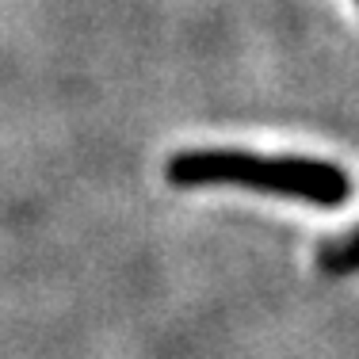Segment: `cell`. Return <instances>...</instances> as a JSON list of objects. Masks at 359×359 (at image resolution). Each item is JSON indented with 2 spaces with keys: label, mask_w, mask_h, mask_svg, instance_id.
Masks as SVG:
<instances>
[{
  "label": "cell",
  "mask_w": 359,
  "mask_h": 359,
  "mask_svg": "<svg viewBox=\"0 0 359 359\" xmlns=\"http://www.w3.org/2000/svg\"><path fill=\"white\" fill-rule=\"evenodd\" d=\"M176 187H249L276 199H294L310 207H344L352 195V176L332 161L287 157L252 149H187L165 165Z\"/></svg>",
  "instance_id": "obj_1"
},
{
  "label": "cell",
  "mask_w": 359,
  "mask_h": 359,
  "mask_svg": "<svg viewBox=\"0 0 359 359\" xmlns=\"http://www.w3.org/2000/svg\"><path fill=\"white\" fill-rule=\"evenodd\" d=\"M318 268L325 271V276H332V279L359 276V226L321 245L318 249Z\"/></svg>",
  "instance_id": "obj_2"
}]
</instances>
